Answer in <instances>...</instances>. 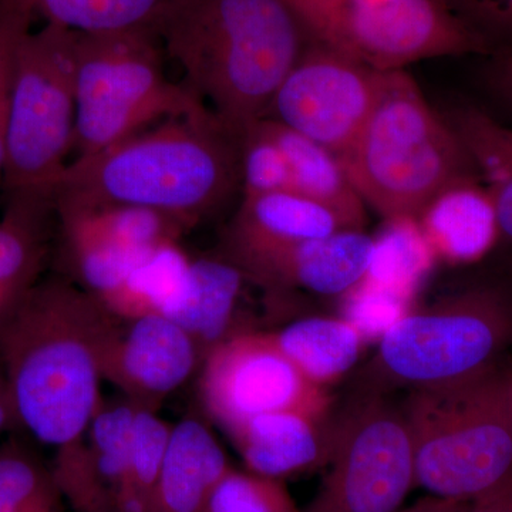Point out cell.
<instances>
[{
  "instance_id": "obj_1",
  "label": "cell",
  "mask_w": 512,
  "mask_h": 512,
  "mask_svg": "<svg viewBox=\"0 0 512 512\" xmlns=\"http://www.w3.org/2000/svg\"><path fill=\"white\" fill-rule=\"evenodd\" d=\"M241 191V140L211 110L165 120L116 146L67 164L55 207H134L184 231L220 212Z\"/></svg>"
},
{
  "instance_id": "obj_2",
  "label": "cell",
  "mask_w": 512,
  "mask_h": 512,
  "mask_svg": "<svg viewBox=\"0 0 512 512\" xmlns=\"http://www.w3.org/2000/svg\"><path fill=\"white\" fill-rule=\"evenodd\" d=\"M113 313L66 276L40 279L0 325V360L22 430L62 450L101 403L99 349Z\"/></svg>"
},
{
  "instance_id": "obj_3",
  "label": "cell",
  "mask_w": 512,
  "mask_h": 512,
  "mask_svg": "<svg viewBox=\"0 0 512 512\" xmlns=\"http://www.w3.org/2000/svg\"><path fill=\"white\" fill-rule=\"evenodd\" d=\"M158 36L185 86L239 140L311 43L286 0H178Z\"/></svg>"
},
{
  "instance_id": "obj_4",
  "label": "cell",
  "mask_w": 512,
  "mask_h": 512,
  "mask_svg": "<svg viewBox=\"0 0 512 512\" xmlns=\"http://www.w3.org/2000/svg\"><path fill=\"white\" fill-rule=\"evenodd\" d=\"M340 160L366 207L390 222L416 221L441 191L478 178L456 130L406 70L384 73L365 126Z\"/></svg>"
},
{
  "instance_id": "obj_5",
  "label": "cell",
  "mask_w": 512,
  "mask_h": 512,
  "mask_svg": "<svg viewBox=\"0 0 512 512\" xmlns=\"http://www.w3.org/2000/svg\"><path fill=\"white\" fill-rule=\"evenodd\" d=\"M402 409L427 494L470 503L512 477V367L414 390Z\"/></svg>"
},
{
  "instance_id": "obj_6",
  "label": "cell",
  "mask_w": 512,
  "mask_h": 512,
  "mask_svg": "<svg viewBox=\"0 0 512 512\" xmlns=\"http://www.w3.org/2000/svg\"><path fill=\"white\" fill-rule=\"evenodd\" d=\"M511 348L512 288L471 286L389 326L355 393L390 396L463 382L501 365Z\"/></svg>"
},
{
  "instance_id": "obj_7",
  "label": "cell",
  "mask_w": 512,
  "mask_h": 512,
  "mask_svg": "<svg viewBox=\"0 0 512 512\" xmlns=\"http://www.w3.org/2000/svg\"><path fill=\"white\" fill-rule=\"evenodd\" d=\"M160 36L151 32H74L77 158L93 156L157 121L208 111L164 72Z\"/></svg>"
},
{
  "instance_id": "obj_8",
  "label": "cell",
  "mask_w": 512,
  "mask_h": 512,
  "mask_svg": "<svg viewBox=\"0 0 512 512\" xmlns=\"http://www.w3.org/2000/svg\"><path fill=\"white\" fill-rule=\"evenodd\" d=\"M74 32L46 23L26 33L13 67L2 187L53 197L74 148Z\"/></svg>"
},
{
  "instance_id": "obj_9",
  "label": "cell",
  "mask_w": 512,
  "mask_h": 512,
  "mask_svg": "<svg viewBox=\"0 0 512 512\" xmlns=\"http://www.w3.org/2000/svg\"><path fill=\"white\" fill-rule=\"evenodd\" d=\"M312 42L380 73L488 55L441 0H286Z\"/></svg>"
},
{
  "instance_id": "obj_10",
  "label": "cell",
  "mask_w": 512,
  "mask_h": 512,
  "mask_svg": "<svg viewBox=\"0 0 512 512\" xmlns=\"http://www.w3.org/2000/svg\"><path fill=\"white\" fill-rule=\"evenodd\" d=\"M328 473L301 512H396L416 487L412 434L387 394L353 393L335 416Z\"/></svg>"
},
{
  "instance_id": "obj_11",
  "label": "cell",
  "mask_w": 512,
  "mask_h": 512,
  "mask_svg": "<svg viewBox=\"0 0 512 512\" xmlns=\"http://www.w3.org/2000/svg\"><path fill=\"white\" fill-rule=\"evenodd\" d=\"M198 393L202 414L222 430L259 414H333L329 390L309 382L264 330L239 333L212 350Z\"/></svg>"
},
{
  "instance_id": "obj_12",
  "label": "cell",
  "mask_w": 512,
  "mask_h": 512,
  "mask_svg": "<svg viewBox=\"0 0 512 512\" xmlns=\"http://www.w3.org/2000/svg\"><path fill=\"white\" fill-rule=\"evenodd\" d=\"M383 76L311 40L265 119L311 138L340 158L365 126Z\"/></svg>"
},
{
  "instance_id": "obj_13",
  "label": "cell",
  "mask_w": 512,
  "mask_h": 512,
  "mask_svg": "<svg viewBox=\"0 0 512 512\" xmlns=\"http://www.w3.org/2000/svg\"><path fill=\"white\" fill-rule=\"evenodd\" d=\"M101 379L141 409L161 404L200 372V350L187 332L163 315H113L99 349Z\"/></svg>"
},
{
  "instance_id": "obj_14",
  "label": "cell",
  "mask_w": 512,
  "mask_h": 512,
  "mask_svg": "<svg viewBox=\"0 0 512 512\" xmlns=\"http://www.w3.org/2000/svg\"><path fill=\"white\" fill-rule=\"evenodd\" d=\"M376 239L359 229L284 245L222 248L221 254L268 295L301 291L343 296L356 291L372 271Z\"/></svg>"
},
{
  "instance_id": "obj_15",
  "label": "cell",
  "mask_w": 512,
  "mask_h": 512,
  "mask_svg": "<svg viewBox=\"0 0 512 512\" xmlns=\"http://www.w3.org/2000/svg\"><path fill=\"white\" fill-rule=\"evenodd\" d=\"M335 416L259 414L224 430L247 470L286 481L328 466Z\"/></svg>"
},
{
  "instance_id": "obj_16",
  "label": "cell",
  "mask_w": 512,
  "mask_h": 512,
  "mask_svg": "<svg viewBox=\"0 0 512 512\" xmlns=\"http://www.w3.org/2000/svg\"><path fill=\"white\" fill-rule=\"evenodd\" d=\"M248 276L227 256L191 258L180 291L163 312L194 340L202 359L212 350L249 332L239 323Z\"/></svg>"
},
{
  "instance_id": "obj_17",
  "label": "cell",
  "mask_w": 512,
  "mask_h": 512,
  "mask_svg": "<svg viewBox=\"0 0 512 512\" xmlns=\"http://www.w3.org/2000/svg\"><path fill=\"white\" fill-rule=\"evenodd\" d=\"M204 414L174 424L148 512H208L212 491L229 464Z\"/></svg>"
},
{
  "instance_id": "obj_18",
  "label": "cell",
  "mask_w": 512,
  "mask_h": 512,
  "mask_svg": "<svg viewBox=\"0 0 512 512\" xmlns=\"http://www.w3.org/2000/svg\"><path fill=\"white\" fill-rule=\"evenodd\" d=\"M431 254L450 265L480 261L497 245V218L480 178L441 191L414 221Z\"/></svg>"
},
{
  "instance_id": "obj_19",
  "label": "cell",
  "mask_w": 512,
  "mask_h": 512,
  "mask_svg": "<svg viewBox=\"0 0 512 512\" xmlns=\"http://www.w3.org/2000/svg\"><path fill=\"white\" fill-rule=\"evenodd\" d=\"M0 218V325L40 281L50 254L53 197L8 194Z\"/></svg>"
},
{
  "instance_id": "obj_20",
  "label": "cell",
  "mask_w": 512,
  "mask_h": 512,
  "mask_svg": "<svg viewBox=\"0 0 512 512\" xmlns=\"http://www.w3.org/2000/svg\"><path fill=\"white\" fill-rule=\"evenodd\" d=\"M349 229L338 215L293 191L242 197L222 238V248L284 245Z\"/></svg>"
},
{
  "instance_id": "obj_21",
  "label": "cell",
  "mask_w": 512,
  "mask_h": 512,
  "mask_svg": "<svg viewBox=\"0 0 512 512\" xmlns=\"http://www.w3.org/2000/svg\"><path fill=\"white\" fill-rule=\"evenodd\" d=\"M284 151L291 170L292 191L335 212L346 228L365 231L367 211L342 160L329 148L274 120L262 119Z\"/></svg>"
},
{
  "instance_id": "obj_22",
  "label": "cell",
  "mask_w": 512,
  "mask_h": 512,
  "mask_svg": "<svg viewBox=\"0 0 512 512\" xmlns=\"http://www.w3.org/2000/svg\"><path fill=\"white\" fill-rule=\"evenodd\" d=\"M269 333L309 382L328 390L355 369L366 346L357 323L332 316H308Z\"/></svg>"
},
{
  "instance_id": "obj_23",
  "label": "cell",
  "mask_w": 512,
  "mask_h": 512,
  "mask_svg": "<svg viewBox=\"0 0 512 512\" xmlns=\"http://www.w3.org/2000/svg\"><path fill=\"white\" fill-rule=\"evenodd\" d=\"M478 178L493 201L497 245L512 258V128L474 106L457 107L448 116Z\"/></svg>"
},
{
  "instance_id": "obj_24",
  "label": "cell",
  "mask_w": 512,
  "mask_h": 512,
  "mask_svg": "<svg viewBox=\"0 0 512 512\" xmlns=\"http://www.w3.org/2000/svg\"><path fill=\"white\" fill-rule=\"evenodd\" d=\"M178 0H35L46 23L77 33H160Z\"/></svg>"
},
{
  "instance_id": "obj_25",
  "label": "cell",
  "mask_w": 512,
  "mask_h": 512,
  "mask_svg": "<svg viewBox=\"0 0 512 512\" xmlns=\"http://www.w3.org/2000/svg\"><path fill=\"white\" fill-rule=\"evenodd\" d=\"M190 262V256L178 242L158 247L138 262L123 284L100 301L119 318L163 315L168 303L180 291Z\"/></svg>"
},
{
  "instance_id": "obj_26",
  "label": "cell",
  "mask_w": 512,
  "mask_h": 512,
  "mask_svg": "<svg viewBox=\"0 0 512 512\" xmlns=\"http://www.w3.org/2000/svg\"><path fill=\"white\" fill-rule=\"evenodd\" d=\"M137 406L121 396L101 400L86 433L87 450L113 511L126 490L131 433Z\"/></svg>"
},
{
  "instance_id": "obj_27",
  "label": "cell",
  "mask_w": 512,
  "mask_h": 512,
  "mask_svg": "<svg viewBox=\"0 0 512 512\" xmlns=\"http://www.w3.org/2000/svg\"><path fill=\"white\" fill-rule=\"evenodd\" d=\"M64 503L52 467L19 441L0 447V512H66Z\"/></svg>"
},
{
  "instance_id": "obj_28",
  "label": "cell",
  "mask_w": 512,
  "mask_h": 512,
  "mask_svg": "<svg viewBox=\"0 0 512 512\" xmlns=\"http://www.w3.org/2000/svg\"><path fill=\"white\" fill-rule=\"evenodd\" d=\"M208 512H301L285 481L229 467L212 491Z\"/></svg>"
},
{
  "instance_id": "obj_29",
  "label": "cell",
  "mask_w": 512,
  "mask_h": 512,
  "mask_svg": "<svg viewBox=\"0 0 512 512\" xmlns=\"http://www.w3.org/2000/svg\"><path fill=\"white\" fill-rule=\"evenodd\" d=\"M276 191H292L291 170L284 151L259 120L241 138V194Z\"/></svg>"
},
{
  "instance_id": "obj_30",
  "label": "cell",
  "mask_w": 512,
  "mask_h": 512,
  "mask_svg": "<svg viewBox=\"0 0 512 512\" xmlns=\"http://www.w3.org/2000/svg\"><path fill=\"white\" fill-rule=\"evenodd\" d=\"M35 0H3L0 6V185L5 171L6 130L16 52L30 32Z\"/></svg>"
},
{
  "instance_id": "obj_31",
  "label": "cell",
  "mask_w": 512,
  "mask_h": 512,
  "mask_svg": "<svg viewBox=\"0 0 512 512\" xmlns=\"http://www.w3.org/2000/svg\"><path fill=\"white\" fill-rule=\"evenodd\" d=\"M454 18L497 56L512 52V0H441Z\"/></svg>"
},
{
  "instance_id": "obj_32",
  "label": "cell",
  "mask_w": 512,
  "mask_h": 512,
  "mask_svg": "<svg viewBox=\"0 0 512 512\" xmlns=\"http://www.w3.org/2000/svg\"><path fill=\"white\" fill-rule=\"evenodd\" d=\"M488 84L498 99L512 107V52L494 56L488 72Z\"/></svg>"
},
{
  "instance_id": "obj_33",
  "label": "cell",
  "mask_w": 512,
  "mask_h": 512,
  "mask_svg": "<svg viewBox=\"0 0 512 512\" xmlns=\"http://www.w3.org/2000/svg\"><path fill=\"white\" fill-rule=\"evenodd\" d=\"M463 512H512V477L491 493L470 501Z\"/></svg>"
},
{
  "instance_id": "obj_34",
  "label": "cell",
  "mask_w": 512,
  "mask_h": 512,
  "mask_svg": "<svg viewBox=\"0 0 512 512\" xmlns=\"http://www.w3.org/2000/svg\"><path fill=\"white\" fill-rule=\"evenodd\" d=\"M15 430H22V427H20L15 404H13L8 377H6L2 360H0V433Z\"/></svg>"
},
{
  "instance_id": "obj_35",
  "label": "cell",
  "mask_w": 512,
  "mask_h": 512,
  "mask_svg": "<svg viewBox=\"0 0 512 512\" xmlns=\"http://www.w3.org/2000/svg\"><path fill=\"white\" fill-rule=\"evenodd\" d=\"M467 504L466 501L447 500L427 494L417 503L396 512H463Z\"/></svg>"
},
{
  "instance_id": "obj_36",
  "label": "cell",
  "mask_w": 512,
  "mask_h": 512,
  "mask_svg": "<svg viewBox=\"0 0 512 512\" xmlns=\"http://www.w3.org/2000/svg\"><path fill=\"white\" fill-rule=\"evenodd\" d=\"M3 0H0V6H2Z\"/></svg>"
}]
</instances>
